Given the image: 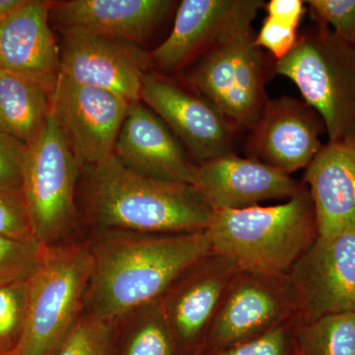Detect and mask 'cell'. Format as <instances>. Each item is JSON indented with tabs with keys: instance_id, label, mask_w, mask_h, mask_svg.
I'll use <instances>...</instances> for the list:
<instances>
[{
	"instance_id": "obj_20",
	"label": "cell",
	"mask_w": 355,
	"mask_h": 355,
	"mask_svg": "<svg viewBox=\"0 0 355 355\" xmlns=\"http://www.w3.org/2000/svg\"><path fill=\"white\" fill-rule=\"evenodd\" d=\"M321 237L355 232V137L323 144L306 168Z\"/></svg>"
},
{
	"instance_id": "obj_30",
	"label": "cell",
	"mask_w": 355,
	"mask_h": 355,
	"mask_svg": "<svg viewBox=\"0 0 355 355\" xmlns=\"http://www.w3.org/2000/svg\"><path fill=\"white\" fill-rule=\"evenodd\" d=\"M28 146L0 132V190H22Z\"/></svg>"
},
{
	"instance_id": "obj_17",
	"label": "cell",
	"mask_w": 355,
	"mask_h": 355,
	"mask_svg": "<svg viewBox=\"0 0 355 355\" xmlns=\"http://www.w3.org/2000/svg\"><path fill=\"white\" fill-rule=\"evenodd\" d=\"M171 0H69L51 3L50 20L64 36L93 35L139 44L171 12Z\"/></svg>"
},
{
	"instance_id": "obj_9",
	"label": "cell",
	"mask_w": 355,
	"mask_h": 355,
	"mask_svg": "<svg viewBox=\"0 0 355 355\" xmlns=\"http://www.w3.org/2000/svg\"><path fill=\"white\" fill-rule=\"evenodd\" d=\"M130 103L121 96L71 83L58 76L51 95V116L80 166L114 155Z\"/></svg>"
},
{
	"instance_id": "obj_31",
	"label": "cell",
	"mask_w": 355,
	"mask_h": 355,
	"mask_svg": "<svg viewBox=\"0 0 355 355\" xmlns=\"http://www.w3.org/2000/svg\"><path fill=\"white\" fill-rule=\"evenodd\" d=\"M298 26L266 15L260 33L254 36V44L270 51L277 60L286 57L297 43Z\"/></svg>"
},
{
	"instance_id": "obj_18",
	"label": "cell",
	"mask_w": 355,
	"mask_h": 355,
	"mask_svg": "<svg viewBox=\"0 0 355 355\" xmlns=\"http://www.w3.org/2000/svg\"><path fill=\"white\" fill-rule=\"evenodd\" d=\"M114 155L128 169L144 176L193 183L197 164L164 121L141 101L130 104Z\"/></svg>"
},
{
	"instance_id": "obj_7",
	"label": "cell",
	"mask_w": 355,
	"mask_h": 355,
	"mask_svg": "<svg viewBox=\"0 0 355 355\" xmlns=\"http://www.w3.org/2000/svg\"><path fill=\"white\" fill-rule=\"evenodd\" d=\"M252 25L205 51L188 76L189 85L237 132L251 130L268 101L263 53L254 44Z\"/></svg>"
},
{
	"instance_id": "obj_24",
	"label": "cell",
	"mask_w": 355,
	"mask_h": 355,
	"mask_svg": "<svg viewBox=\"0 0 355 355\" xmlns=\"http://www.w3.org/2000/svg\"><path fill=\"white\" fill-rule=\"evenodd\" d=\"M116 323L83 312L51 355H113Z\"/></svg>"
},
{
	"instance_id": "obj_16",
	"label": "cell",
	"mask_w": 355,
	"mask_h": 355,
	"mask_svg": "<svg viewBox=\"0 0 355 355\" xmlns=\"http://www.w3.org/2000/svg\"><path fill=\"white\" fill-rule=\"evenodd\" d=\"M214 212L248 209L270 200H289L303 189L289 175L234 153L196 165L191 183Z\"/></svg>"
},
{
	"instance_id": "obj_5",
	"label": "cell",
	"mask_w": 355,
	"mask_h": 355,
	"mask_svg": "<svg viewBox=\"0 0 355 355\" xmlns=\"http://www.w3.org/2000/svg\"><path fill=\"white\" fill-rule=\"evenodd\" d=\"M275 72L295 84L321 116L329 141L355 137V46L316 23L277 60Z\"/></svg>"
},
{
	"instance_id": "obj_28",
	"label": "cell",
	"mask_w": 355,
	"mask_h": 355,
	"mask_svg": "<svg viewBox=\"0 0 355 355\" xmlns=\"http://www.w3.org/2000/svg\"><path fill=\"white\" fill-rule=\"evenodd\" d=\"M0 236L37 241L22 190H0Z\"/></svg>"
},
{
	"instance_id": "obj_11",
	"label": "cell",
	"mask_w": 355,
	"mask_h": 355,
	"mask_svg": "<svg viewBox=\"0 0 355 355\" xmlns=\"http://www.w3.org/2000/svg\"><path fill=\"white\" fill-rule=\"evenodd\" d=\"M303 323L355 313V232L317 238L289 273Z\"/></svg>"
},
{
	"instance_id": "obj_21",
	"label": "cell",
	"mask_w": 355,
	"mask_h": 355,
	"mask_svg": "<svg viewBox=\"0 0 355 355\" xmlns=\"http://www.w3.org/2000/svg\"><path fill=\"white\" fill-rule=\"evenodd\" d=\"M51 95L34 79L0 70V132L29 146L50 116Z\"/></svg>"
},
{
	"instance_id": "obj_23",
	"label": "cell",
	"mask_w": 355,
	"mask_h": 355,
	"mask_svg": "<svg viewBox=\"0 0 355 355\" xmlns=\"http://www.w3.org/2000/svg\"><path fill=\"white\" fill-rule=\"evenodd\" d=\"M297 340L300 355H355V313L301 323Z\"/></svg>"
},
{
	"instance_id": "obj_4",
	"label": "cell",
	"mask_w": 355,
	"mask_h": 355,
	"mask_svg": "<svg viewBox=\"0 0 355 355\" xmlns=\"http://www.w3.org/2000/svg\"><path fill=\"white\" fill-rule=\"evenodd\" d=\"M92 258L88 244L44 247L27 280L24 327L10 355H51L85 309Z\"/></svg>"
},
{
	"instance_id": "obj_10",
	"label": "cell",
	"mask_w": 355,
	"mask_h": 355,
	"mask_svg": "<svg viewBox=\"0 0 355 355\" xmlns=\"http://www.w3.org/2000/svg\"><path fill=\"white\" fill-rule=\"evenodd\" d=\"M140 101L157 114L196 164L233 153L237 130L203 96L165 76L147 72Z\"/></svg>"
},
{
	"instance_id": "obj_27",
	"label": "cell",
	"mask_w": 355,
	"mask_h": 355,
	"mask_svg": "<svg viewBox=\"0 0 355 355\" xmlns=\"http://www.w3.org/2000/svg\"><path fill=\"white\" fill-rule=\"evenodd\" d=\"M27 282L0 286V355H10L24 327Z\"/></svg>"
},
{
	"instance_id": "obj_13",
	"label": "cell",
	"mask_w": 355,
	"mask_h": 355,
	"mask_svg": "<svg viewBox=\"0 0 355 355\" xmlns=\"http://www.w3.org/2000/svg\"><path fill=\"white\" fill-rule=\"evenodd\" d=\"M64 37L60 74L71 83L108 91L130 104L140 101L150 53L123 40L73 34Z\"/></svg>"
},
{
	"instance_id": "obj_26",
	"label": "cell",
	"mask_w": 355,
	"mask_h": 355,
	"mask_svg": "<svg viewBox=\"0 0 355 355\" xmlns=\"http://www.w3.org/2000/svg\"><path fill=\"white\" fill-rule=\"evenodd\" d=\"M38 241H18L0 236V286L27 282L41 261Z\"/></svg>"
},
{
	"instance_id": "obj_22",
	"label": "cell",
	"mask_w": 355,
	"mask_h": 355,
	"mask_svg": "<svg viewBox=\"0 0 355 355\" xmlns=\"http://www.w3.org/2000/svg\"><path fill=\"white\" fill-rule=\"evenodd\" d=\"M116 323L123 329L121 355H182L159 299Z\"/></svg>"
},
{
	"instance_id": "obj_12",
	"label": "cell",
	"mask_w": 355,
	"mask_h": 355,
	"mask_svg": "<svg viewBox=\"0 0 355 355\" xmlns=\"http://www.w3.org/2000/svg\"><path fill=\"white\" fill-rule=\"evenodd\" d=\"M240 270L212 252L178 277L159 298L182 355H202L210 324Z\"/></svg>"
},
{
	"instance_id": "obj_1",
	"label": "cell",
	"mask_w": 355,
	"mask_h": 355,
	"mask_svg": "<svg viewBox=\"0 0 355 355\" xmlns=\"http://www.w3.org/2000/svg\"><path fill=\"white\" fill-rule=\"evenodd\" d=\"M84 312L116 322L158 300L187 270L212 253L207 230L174 234L99 231Z\"/></svg>"
},
{
	"instance_id": "obj_33",
	"label": "cell",
	"mask_w": 355,
	"mask_h": 355,
	"mask_svg": "<svg viewBox=\"0 0 355 355\" xmlns=\"http://www.w3.org/2000/svg\"><path fill=\"white\" fill-rule=\"evenodd\" d=\"M23 0H0V22L22 4Z\"/></svg>"
},
{
	"instance_id": "obj_29",
	"label": "cell",
	"mask_w": 355,
	"mask_h": 355,
	"mask_svg": "<svg viewBox=\"0 0 355 355\" xmlns=\"http://www.w3.org/2000/svg\"><path fill=\"white\" fill-rule=\"evenodd\" d=\"M313 20L328 26L336 36L355 46V0H309Z\"/></svg>"
},
{
	"instance_id": "obj_3",
	"label": "cell",
	"mask_w": 355,
	"mask_h": 355,
	"mask_svg": "<svg viewBox=\"0 0 355 355\" xmlns=\"http://www.w3.org/2000/svg\"><path fill=\"white\" fill-rule=\"evenodd\" d=\"M207 231L214 253L242 270L280 277L289 275L319 237L306 186L280 205L216 212Z\"/></svg>"
},
{
	"instance_id": "obj_25",
	"label": "cell",
	"mask_w": 355,
	"mask_h": 355,
	"mask_svg": "<svg viewBox=\"0 0 355 355\" xmlns=\"http://www.w3.org/2000/svg\"><path fill=\"white\" fill-rule=\"evenodd\" d=\"M301 323L297 314L263 335L202 355H300L297 336Z\"/></svg>"
},
{
	"instance_id": "obj_19",
	"label": "cell",
	"mask_w": 355,
	"mask_h": 355,
	"mask_svg": "<svg viewBox=\"0 0 355 355\" xmlns=\"http://www.w3.org/2000/svg\"><path fill=\"white\" fill-rule=\"evenodd\" d=\"M51 3L23 0L0 22V70L34 79L51 93L60 69V53L50 26Z\"/></svg>"
},
{
	"instance_id": "obj_2",
	"label": "cell",
	"mask_w": 355,
	"mask_h": 355,
	"mask_svg": "<svg viewBox=\"0 0 355 355\" xmlns=\"http://www.w3.org/2000/svg\"><path fill=\"white\" fill-rule=\"evenodd\" d=\"M87 169L88 216L99 231L195 232L216 214L193 184L144 176L114 155Z\"/></svg>"
},
{
	"instance_id": "obj_15",
	"label": "cell",
	"mask_w": 355,
	"mask_h": 355,
	"mask_svg": "<svg viewBox=\"0 0 355 355\" xmlns=\"http://www.w3.org/2000/svg\"><path fill=\"white\" fill-rule=\"evenodd\" d=\"M250 132L248 157L289 176L308 167L323 146L321 135L327 133L312 107L287 96L268 99Z\"/></svg>"
},
{
	"instance_id": "obj_14",
	"label": "cell",
	"mask_w": 355,
	"mask_h": 355,
	"mask_svg": "<svg viewBox=\"0 0 355 355\" xmlns=\"http://www.w3.org/2000/svg\"><path fill=\"white\" fill-rule=\"evenodd\" d=\"M263 6L261 0H184L169 36L150 53L153 67L165 73L181 69L233 33L253 24Z\"/></svg>"
},
{
	"instance_id": "obj_8",
	"label": "cell",
	"mask_w": 355,
	"mask_h": 355,
	"mask_svg": "<svg viewBox=\"0 0 355 355\" xmlns=\"http://www.w3.org/2000/svg\"><path fill=\"white\" fill-rule=\"evenodd\" d=\"M297 314L289 275L240 268L210 324L202 354L263 335Z\"/></svg>"
},
{
	"instance_id": "obj_6",
	"label": "cell",
	"mask_w": 355,
	"mask_h": 355,
	"mask_svg": "<svg viewBox=\"0 0 355 355\" xmlns=\"http://www.w3.org/2000/svg\"><path fill=\"white\" fill-rule=\"evenodd\" d=\"M80 164L53 116L28 146L22 193L35 237L44 247L64 244L77 220L76 188Z\"/></svg>"
},
{
	"instance_id": "obj_32",
	"label": "cell",
	"mask_w": 355,
	"mask_h": 355,
	"mask_svg": "<svg viewBox=\"0 0 355 355\" xmlns=\"http://www.w3.org/2000/svg\"><path fill=\"white\" fill-rule=\"evenodd\" d=\"M268 16L298 26L304 14V2L300 0H272L265 4Z\"/></svg>"
}]
</instances>
